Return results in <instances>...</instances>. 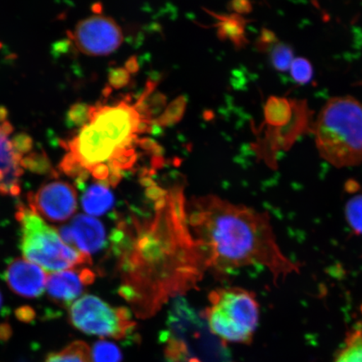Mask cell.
<instances>
[{
	"label": "cell",
	"instance_id": "28",
	"mask_svg": "<svg viewBox=\"0 0 362 362\" xmlns=\"http://www.w3.org/2000/svg\"><path fill=\"white\" fill-rule=\"evenodd\" d=\"M276 40H277V38H276V35L274 33H272V31L269 30L264 29L262 30V33L259 40V47L262 48V49L269 47L271 45L277 42Z\"/></svg>",
	"mask_w": 362,
	"mask_h": 362
},
{
	"label": "cell",
	"instance_id": "18",
	"mask_svg": "<svg viewBox=\"0 0 362 362\" xmlns=\"http://www.w3.org/2000/svg\"><path fill=\"white\" fill-rule=\"evenodd\" d=\"M44 362H93L90 347L83 341H74L59 351L51 353Z\"/></svg>",
	"mask_w": 362,
	"mask_h": 362
},
{
	"label": "cell",
	"instance_id": "5",
	"mask_svg": "<svg viewBox=\"0 0 362 362\" xmlns=\"http://www.w3.org/2000/svg\"><path fill=\"white\" fill-rule=\"evenodd\" d=\"M16 216L21 226V248L26 260L54 273L92 264L90 256L67 245L57 230L30 207L21 205Z\"/></svg>",
	"mask_w": 362,
	"mask_h": 362
},
{
	"label": "cell",
	"instance_id": "19",
	"mask_svg": "<svg viewBox=\"0 0 362 362\" xmlns=\"http://www.w3.org/2000/svg\"><path fill=\"white\" fill-rule=\"evenodd\" d=\"M93 362H121L122 353L115 344L99 341L90 350Z\"/></svg>",
	"mask_w": 362,
	"mask_h": 362
},
{
	"label": "cell",
	"instance_id": "8",
	"mask_svg": "<svg viewBox=\"0 0 362 362\" xmlns=\"http://www.w3.org/2000/svg\"><path fill=\"white\" fill-rule=\"evenodd\" d=\"M68 35L81 53L93 57L110 55L124 40L119 25L112 18L104 16H93L79 21Z\"/></svg>",
	"mask_w": 362,
	"mask_h": 362
},
{
	"label": "cell",
	"instance_id": "6",
	"mask_svg": "<svg viewBox=\"0 0 362 362\" xmlns=\"http://www.w3.org/2000/svg\"><path fill=\"white\" fill-rule=\"evenodd\" d=\"M205 317L211 333L224 342L250 344L259 321L255 294L241 288L216 289Z\"/></svg>",
	"mask_w": 362,
	"mask_h": 362
},
{
	"label": "cell",
	"instance_id": "12",
	"mask_svg": "<svg viewBox=\"0 0 362 362\" xmlns=\"http://www.w3.org/2000/svg\"><path fill=\"white\" fill-rule=\"evenodd\" d=\"M13 126L8 120L0 122V194L16 197L21 193V177L24 173L23 156L13 146L10 135Z\"/></svg>",
	"mask_w": 362,
	"mask_h": 362
},
{
	"label": "cell",
	"instance_id": "15",
	"mask_svg": "<svg viewBox=\"0 0 362 362\" xmlns=\"http://www.w3.org/2000/svg\"><path fill=\"white\" fill-rule=\"evenodd\" d=\"M266 123L275 128H284L296 119L294 102L285 98L272 96L264 107Z\"/></svg>",
	"mask_w": 362,
	"mask_h": 362
},
{
	"label": "cell",
	"instance_id": "11",
	"mask_svg": "<svg viewBox=\"0 0 362 362\" xmlns=\"http://www.w3.org/2000/svg\"><path fill=\"white\" fill-rule=\"evenodd\" d=\"M94 272L76 268L54 273L47 279L49 298L61 306H71L79 300L86 287L94 282Z\"/></svg>",
	"mask_w": 362,
	"mask_h": 362
},
{
	"label": "cell",
	"instance_id": "16",
	"mask_svg": "<svg viewBox=\"0 0 362 362\" xmlns=\"http://www.w3.org/2000/svg\"><path fill=\"white\" fill-rule=\"evenodd\" d=\"M212 15L219 21L216 26H218V35L221 39H228L237 47H242L247 42L245 37L247 21L241 16L238 13L230 16H218L216 13H212Z\"/></svg>",
	"mask_w": 362,
	"mask_h": 362
},
{
	"label": "cell",
	"instance_id": "10",
	"mask_svg": "<svg viewBox=\"0 0 362 362\" xmlns=\"http://www.w3.org/2000/svg\"><path fill=\"white\" fill-rule=\"evenodd\" d=\"M58 233L67 245L89 256L100 251L106 244L104 226L89 216H75L70 225L62 226Z\"/></svg>",
	"mask_w": 362,
	"mask_h": 362
},
{
	"label": "cell",
	"instance_id": "17",
	"mask_svg": "<svg viewBox=\"0 0 362 362\" xmlns=\"http://www.w3.org/2000/svg\"><path fill=\"white\" fill-rule=\"evenodd\" d=\"M333 362H362V325H356L347 333Z\"/></svg>",
	"mask_w": 362,
	"mask_h": 362
},
{
	"label": "cell",
	"instance_id": "20",
	"mask_svg": "<svg viewBox=\"0 0 362 362\" xmlns=\"http://www.w3.org/2000/svg\"><path fill=\"white\" fill-rule=\"evenodd\" d=\"M345 214L353 232L356 235H362V194H356L347 202Z\"/></svg>",
	"mask_w": 362,
	"mask_h": 362
},
{
	"label": "cell",
	"instance_id": "24",
	"mask_svg": "<svg viewBox=\"0 0 362 362\" xmlns=\"http://www.w3.org/2000/svg\"><path fill=\"white\" fill-rule=\"evenodd\" d=\"M289 70L292 78L298 83L307 84L313 78V66L304 57L294 59Z\"/></svg>",
	"mask_w": 362,
	"mask_h": 362
},
{
	"label": "cell",
	"instance_id": "26",
	"mask_svg": "<svg viewBox=\"0 0 362 362\" xmlns=\"http://www.w3.org/2000/svg\"><path fill=\"white\" fill-rule=\"evenodd\" d=\"M129 74L126 68L117 67L112 69L108 75V81H110L111 87L116 89L124 88L129 83Z\"/></svg>",
	"mask_w": 362,
	"mask_h": 362
},
{
	"label": "cell",
	"instance_id": "7",
	"mask_svg": "<svg viewBox=\"0 0 362 362\" xmlns=\"http://www.w3.org/2000/svg\"><path fill=\"white\" fill-rule=\"evenodd\" d=\"M72 327L90 336L122 339L135 329L129 309L112 307L94 296L81 297L70 306Z\"/></svg>",
	"mask_w": 362,
	"mask_h": 362
},
{
	"label": "cell",
	"instance_id": "23",
	"mask_svg": "<svg viewBox=\"0 0 362 362\" xmlns=\"http://www.w3.org/2000/svg\"><path fill=\"white\" fill-rule=\"evenodd\" d=\"M293 60V51L291 47L284 43L274 45L271 51V62L276 70L288 71Z\"/></svg>",
	"mask_w": 362,
	"mask_h": 362
},
{
	"label": "cell",
	"instance_id": "3",
	"mask_svg": "<svg viewBox=\"0 0 362 362\" xmlns=\"http://www.w3.org/2000/svg\"><path fill=\"white\" fill-rule=\"evenodd\" d=\"M143 119L137 108L126 102L92 106L88 123L67 142L68 152L63 158L75 165L84 180L96 167H110V185L115 187L122 172L132 168L135 163L132 144Z\"/></svg>",
	"mask_w": 362,
	"mask_h": 362
},
{
	"label": "cell",
	"instance_id": "27",
	"mask_svg": "<svg viewBox=\"0 0 362 362\" xmlns=\"http://www.w3.org/2000/svg\"><path fill=\"white\" fill-rule=\"evenodd\" d=\"M11 139L13 148L23 157L29 153L33 148V140L28 134H16Z\"/></svg>",
	"mask_w": 362,
	"mask_h": 362
},
{
	"label": "cell",
	"instance_id": "31",
	"mask_svg": "<svg viewBox=\"0 0 362 362\" xmlns=\"http://www.w3.org/2000/svg\"><path fill=\"white\" fill-rule=\"evenodd\" d=\"M2 302H3L2 296H1V293H0V307H1V305H2Z\"/></svg>",
	"mask_w": 362,
	"mask_h": 362
},
{
	"label": "cell",
	"instance_id": "29",
	"mask_svg": "<svg viewBox=\"0 0 362 362\" xmlns=\"http://www.w3.org/2000/svg\"><path fill=\"white\" fill-rule=\"evenodd\" d=\"M230 8L240 16L243 15V13H250L252 10V6L250 2L242 0V1H233L230 3Z\"/></svg>",
	"mask_w": 362,
	"mask_h": 362
},
{
	"label": "cell",
	"instance_id": "21",
	"mask_svg": "<svg viewBox=\"0 0 362 362\" xmlns=\"http://www.w3.org/2000/svg\"><path fill=\"white\" fill-rule=\"evenodd\" d=\"M187 99L181 96L172 102L160 117L156 120L158 126H169L178 123L182 119L185 107H187Z\"/></svg>",
	"mask_w": 362,
	"mask_h": 362
},
{
	"label": "cell",
	"instance_id": "1",
	"mask_svg": "<svg viewBox=\"0 0 362 362\" xmlns=\"http://www.w3.org/2000/svg\"><path fill=\"white\" fill-rule=\"evenodd\" d=\"M153 204L148 214L117 221L111 236L119 296L139 319L156 315L167 302L198 287L207 269L188 223L181 185L146 187Z\"/></svg>",
	"mask_w": 362,
	"mask_h": 362
},
{
	"label": "cell",
	"instance_id": "13",
	"mask_svg": "<svg viewBox=\"0 0 362 362\" xmlns=\"http://www.w3.org/2000/svg\"><path fill=\"white\" fill-rule=\"evenodd\" d=\"M4 276L11 291L25 298L42 296L48 279L47 273L40 266L22 259L13 260Z\"/></svg>",
	"mask_w": 362,
	"mask_h": 362
},
{
	"label": "cell",
	"instance_id": "4",
	"mask_svg": "<svg viewBox=\"0 0 362 362\" xmlns=\"http://www.w3.org/2000/svg\"><path fill=\"white\" fill-rule=\"evenodd\" d=\"M315 144L321 157L337 168L362 162V103L351 96L325 103L317 119Z\"/></svg>",
	"mask_w": 362,
	"mask_h": 362
},
{
	"label": "cell",
	"instance_id": "2",
	"mask_svg": "<svg viewBox=\"0 0 362 362\" xmlns=\"http://www.w3.org/2000/svg\"><path fill=\"white\" fill-rule=\"evenodd\" d=\"M189 207V228L207 269L226 276L246 267H262L275 283L300 273V265L279 246L268 214L211 194L194 198Z\"/></svg>",
	"mask_w": 362,
	"mask_h": 362
},
{
	"label": "cell",
	"instance_id": "14",
	"mask_svg": "<svg viewBox=\"0 0 362 362\" xmlns=\"http://www.w3.org/2000/svg\"><path fill=\"white\" fill-rule=\"evenodd\" d=\"M115 197L110 187L103 182L94 183L86 189L81 197V206L88 214L103 216L111 209Z\"/></svg>",
	"mask_w": 362,
	"mask_h": 362
},
{
	"label": "cell",
	"instance_id": "25",
	"mask_svg": "<svg viewBox=\"0 0 362 362\" xmlns=\"http://www.w3.org/2000/svg\"><path fill=\"white\" fill-rule=\"evenodd\" d=\"M90 107L86 103H76L72 105L67 112V119L76 126L87 124L90 120Z\"/></svg>",
	"mask_w": 362,
	"mask_h": 362
},
{
	"label": "cell",
	"instance_id": "9",
	"mask_svg": "<svg viewBox=\"0 0 362 362\" xmlns=\"http://www.w3.org/2000/svg\"><path fill=\"white\" fill-rule=\"evenodd\" d=\"M76 194L74 185L64 181H52L29 194V207L45 219L62 223L75 214L78 208Z\"/></svg>",
	"mask_w": 362,
	"mask_h": 362
},
{
	"label": "cell",
	"instance_id": "22",
	"mask_svg": "<svg viewBox=\"0 0 362 362\" xmlns=\"http://www.w3.org/2000/svg\"><path fill=\"white\" fill-rule=\"evenodd\" d=\"M21 165L23 169L29 170L39 175L48 174L52 171L51 162L45 152L28 153L22 158Z\"/></svg>",
	"mask_w": 362,
	"mask_h": 362
},
{
	"label": "cell",
	"instance_id": "30",
	"mask_svg": "<svg viewBox=\"0 0 362 362\" xmlns=\"http://www.w3.org/2000/svg\"><path fill=\"white\" fill-rule=\"evenodd\" d=\"M126 70L129 74H134L139 70L138 61L136 60V57H133L129 59V61L126 63Z\"/></svg>",
	"mask_w": 362,
	"mask_h": 362
}]
</instances>
